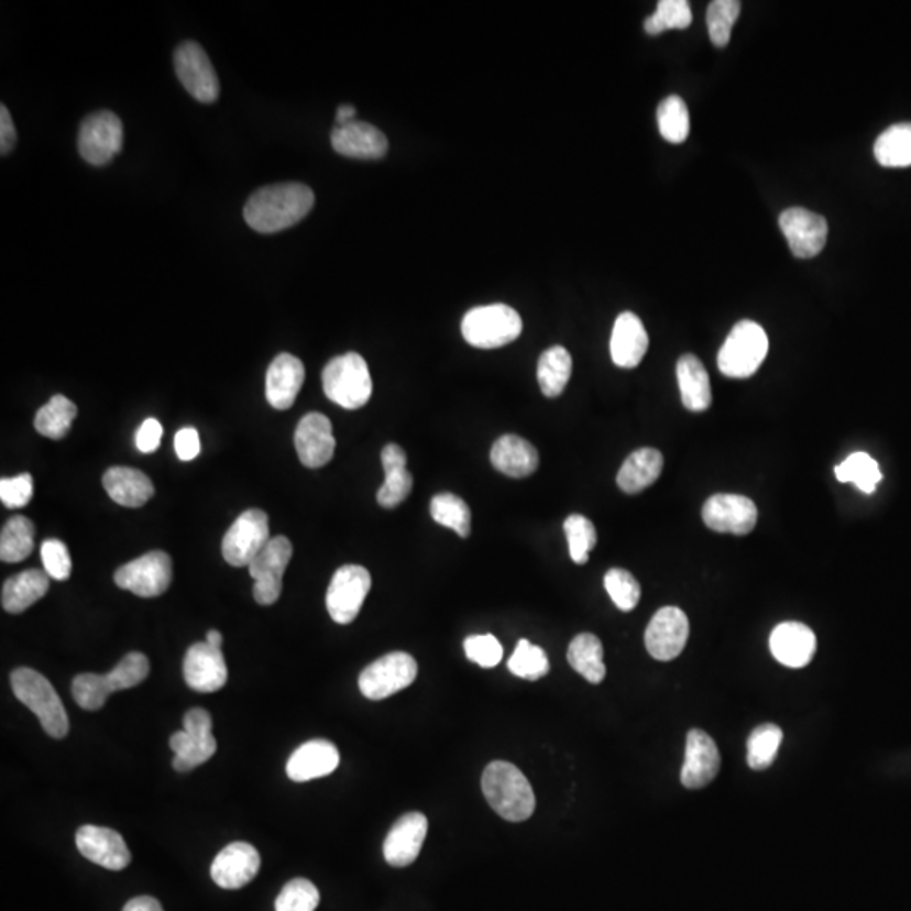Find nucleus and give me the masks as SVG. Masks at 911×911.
Returning a JSON list of instances; mask_svg holds the SVG:
<instances>
[{
	"instance_id": "nucleus-1",
	"label": "nucleus",
	"mask_w": 911,
	"mask_h": 911,
	"mask_svg": "<svg viewBox=\"0 0 911 911\" xmlns=\"http://www.w3.org/2000/svg\"><path fill=\"white\" fill-rule=\"evenodd\" d=\"M315 207V193L300 183L264 186L250 196L243 217L259 233L283 232L299 223Z\"/></svg>"
},
{
	"instance_id": "nucleus-2",
	"label": "nucleus",
	"mask_w": 911,
	"mask_h": 911,
	"mask_svg": "<svg viewBox=\"0 0 911 911\" xmlns=\"http://www.w3.org/2000/svg\"><path fill=\"white\" fill-rule=\"evenodd\" d=\"M481 787L490 806L505 821H527L536 810V793L515 765L493 761L485 768Z\"/></svg>"
},
{
	"instance_id": "nucleus-3",
	"label": "nucleus",
	"mask_w": 911,
	"mask_h": 911,
	"mask_svg": "<svg viewBox=\"0 0 911 911\" xmlns=\"http://www.w3.org/2000/svg\"><path fill=\"white\" fill-rule=\"evenodd\" d=\"M11 683L15 698L36 714L46 734L55 739L65 738L69 731L68 714L50 680L36 670L21 667L12 672Z\"/></svg>"
},
{
	"instance_id": "nucleus-4",
	"label": "nucleus",
	"mask_w": 911,
	"mask_h": 911,
	"mask_svg": "<svg viewBox=\"0 0 911 911\" xmlns=\"http://www.w3.org/2000/svg\"><path fill=\"white\" fill-rule=\"evenodd\" d=\"M326 397L343 409L356 410L372 397L373 384L369 365L359 353H347L331 360L322 370Z\"/></svg>"
},
{
	"instance_id": "nucleus-5",
	"label": "nucleus",
	"mask_w": 911,
	"mask_h": 911,
	"mask_svg": "<svg viewBox=\"0 0 911 911\" xmlns=\"http://www.w3.org/2000/svg\"><path fill=\"white\" fill-rule=\"evenodd\" d=\"M520 315L506 304H490L473 308L464 315L461 333L474 348L493 350L514 343L522 334Z\"/></svg>"
},
{
	"instance_id": "nucleus-6",
	"label": "nucleus",
	"mask_w": 911,
	"mask_h": 911,
	"mask_svg": "<svg viewBox=\"0 0 911 911\" xmlns=\"http://www.w3.org/2000/svg\"><path fill=\"white\" fill-rule=\"evenodd\" d=\"M768 337L758 322L739 321L717 354V366L729 378H748L758 372L768 354Z\"/></svg>"
},
{
	"instance_id": "nucleus-7",
	"label": "nucleus",
	"mask_w": 911,
	"mask_h": 911,
	"mask_svg": "<svg viewBox=\"0 0 911 911\" xmlns=\"http://www.w3.org/2000/svg\"><path fill=\"white\" fill-rule=\"evenodd\" d=\"M416 679V658L405 651H394L370 663L360 673L359 685L366 699L382 701L409 688Z\"/></svg>"
},
{
	"instance_id": "nucleus-8",
	"label": "nucleus",
	"mask_w": 911,
	"mask_h": 911,
	"mask_svg": "<svg viewBox=\"0 0 911 911\" xmlns=\"http://www.w3.org/2000/svg\"><path fill=\"white\" fill-rule=\"evenodd\" d=\"M271 539L267 514L252 508L243 512L228 528L221 542V553L233 568H249Z\"/></svg>"
},
{
	"instance_id": "nucleus-9",
	"label": "nucleus",
	"mask_w": 911,
	"mask_h": 911,
	"mask_svg": "<svg viewBox=\"0 0 911 911\" xmlns=\"http://www.w3.org/2000/svg\"><path fill=\"white\" fill-rule=\"evenodd\" d=\"M372 588V575L362 566L348 564L334 572L326 594V607L338 625H350L362 612Z\"/></svg>"
},
{
	"instance_id": "nucleus-10",
	"label": "nucleus",
	"mask_w": 911,
	"mask_h": 911,
	"mask_svg": "<svg viewBox=\"0 0 911 911\" xmlns=\"http://www.w3.org/2000/svg\"><path fill=\"white\" fill-rule=\"evenodd\" d=\"M120 590L131 591L141 597H156L166 593L173 581V562L163 550H152L127 562L113 575Z\"/></svg>"
},
{
	"instance_id": "nucleus-11",
	"label": "nucleus",
	"mask_w": 911,
	"mask_h": 911,
	"mask_svg": "<svg viewBox=\"0 0 911 911\" xmlns=\"http://www.w3.org/2000/svg\"><path fill=\"white\" fill-rule=\"evenodd\" d=\"M293 559V544L287 537H272L265 549L249 566L253 581V597L262 606L277 603L283 593V578Z\"/></svg>"
},
{
	"instance_id": "nucleus-12",
	"label": "nucleus",
	"mask_w": 911,
	"mask_h": 911,
	"mask_svg": "<svg viewBox=\"0 0 911 911\" xmlns=\"http://www.w3.org/2000/svg\"><path fill=\"white\" fill-rule=\"evenodd\" d=\"M123 125L109 110L91 113L81 122L78 151L88 164L103 166L122 151Z\"/></svg>"
},
{
	"instance_id": "nucleus-13",
	"label": "nucleus",
	"mask_w": 911,
	"mask_h": 911,
	"mask_svg": "<svg viewBox=\"0 0 911 911\" xmlns=\"http://www.w3.org/2000/svg\"><path fill=\"white\" fill-rule=\"evenodd\" d=\"M174 69L183 87L201 103L220 97V81L207 53L195 41H186L174 51Z\"/></svg>"
},
{
	"instance_id": "nucleus-14",
	"label": "nucleus",
	"mask_w": 911,
	"mask_h": 911,
	"mask_svg": "<svg viewBox=\"0 0 911 911\" xmlns=\"http://www.w3.org/2000/svg\"><path fill=\"white\" fill-rule=\"evenodd\" d=\"M689 632H691V626H689L688 615L680 607L666 606L658 610L645 632L648 654L655 660L670 662L679 657L688 645Z\"/></svg>"
},
{
	"instance_id": "nucleus-15",
	"label": "nucleus",
	"mask_w": 911,
	"mask_h": 911,
	"mask_svg": "<svg viewBox=\"0 0 911 911\" xmlns=\"http://www.w3.org/2000/svg\"><path fill=\"white\" fill-rule=\"evenodd\" d=\"M702 518L711 530L748 536L758 522V508L748 496L720 493L704 503Z\"/></svg>"
},
{
	"instance_id": "nucleus-16",
	"label": "nucleus",
	"mask_w": 911,
	"mask_h": 911,
	"mask_svg": "<svg viewBox=\"0 0 911 911\" xmlns=\"http://www.w3.org/2000/svg\"><path fill=\"white\" fill-rule=\"evenodd\" d=\"M780 228L793 255L812 259L824 250L827 242V220L805 208H789L780 215Z\"/></svg>"
},
{
	"instance_id": "nucleus-17",
	"label": "nucleus",
	"mask_w": 911,
	"mask_h": 911,
	"mask_svg": "<svg viewBox=\"0 0 911 911\" xmlns=\"http://www.w3.org/2000/svg\"><path fill=\"white\" fill-rule=\"evenodd\" d=\"M76 846L81 856L101 868L120 871L131 865V850L122 835L100 825H84L76 832Z\"/></svg>"
},
{
	"instance_id": "nucleus-18",
	"label": "nucleus",
	"mask_w": 911,
	"mask_h": 911,
	"mask_svg": "<svg viewBox=\"0 0 911 911\" xmlns=\"http://www.w3.org/2000/svg\"><path fill=\"white\" fill-rule=\"evenodd\" d=\"M297 456L306 468H322L333 460L337 441L333 436V424L328 417L319 413L304 416L297 424L294 435Z\"/></svg>"
},
{
	"instance_id": "nucleus-19",
	"label": "nucleus",
	"mask_w": 911,
	"mask_h": 911,
	"mask_svg": "<svg viewBox=\"0 0 911 911\" xmlns=\"http://www.w3.org/2000/svg\"><path fill=\"white\" fill-rule=\"evenodd\" d=\"M721 756L714 739L701 729L689 731L685 743V761L680 781L685 789H702L720 773Z\"/></svg>"
},
{
	"instance_id": "nucleus-20",
	"label": "nucleus",
	"mask_w": 911,
	"mask_h": 911,
	"mask_svg": "<svg viewBox=\"0 0 911 911\" xmlns=\"http://www.w3.org/2000/svg\"><path fill=\"white\" fill-rule=\"evenodd\" d=\"M183 672L189 688L196 692H217L223 688L228 679L227 663H224L221 648L211 647L207 641L191 645L186 651Z\"/></svg>"
},
{
	"instance_id": "nucleus-21",
	"label": "nucleus",
	"mask_w": 911,
	"mask_h": 911,
	"mask_svg": "<svg viewBox=\"0 0 911 911\" xmlns=\"http://www.w3.org/2000/svg\"><path fill=\"white\" fill-rule=\"evenodd\" d=\"M261 869V854L246 843L223 847L211 865V878L223 890H240Z\"/></svg>"
},
{
	"instance_id": "nucleus-22",
	"label": "nucleus",
	"mask_w": 911,
	"mask_h": 911,
	"mask_svg": "<svg viewBox=\"0 0 911 911\" xmlns=\"http://www.w3.org/2000/svg\"><path fill=\"white\" fill-rule=\"evenodd\" d=\"M429 822L420 812H410L395 822L384 843V856L394 868L413 865L426 841Z\"/></svg>"
},
{
	"instance_id": "nucleus-23",
	"label": "nucleus",
	"mask_w": 911,
	"mask_h": 911,
	"mask_svg": "<svg viewBox=\"0 0 911 911\" xmlns=\"http://www.w3.org/2000/svg\"><path fill=\"white\" fill-rule=\"evenodd\" d=\"M331 144L338 154L351 160H382L388 151L384 132L372 123L359 120L334 127Z\"/></svg>"
},
{
	"instance_id": "nucleus-24",
	"label": "nucleus",
	"mask_w": 911,
	"mask_h": 911,
	"mask_svg": "<svg viewBox=\"0 0 911 911\" xmlns=\"http://www.w3.org/2000/svg\"><path fill=\"white\" fill-rule=\"evenodd\" d=\"M770 650L781 666L802 669L812 662L817 650V638L803 623L784 622L771 632Z\"/></svg>"
},
{
	"instance_id": "nucleus-25",
	"label": "nucleus",
	"mask_w": 911,
	"mask_h": 911,
	"mask_svg": "<svg viewBox=\"0 0 911 911\" xmlns=\"http://www.w3.org/2000/svg\"><path fill=\"white\" fill-rule=\"evenodd\" d=\"M304 378L306 370L297 356L289 353L277 354L268 366L265 378L268 404L277 410L290 409L303 388Z\"/></svg>"
},
{
	"instance_id": "nucleus-26",
	"label": "nucleus",
	"mask_w": 911,
	"mask_h": 911,
	"mask_svg": "<svg viewBox=\"0 0 911 911\" xmlns=\"http://www.w3.org/2000/svg\"><path fill=\"white\" fill-rule=\"evenodd\" d=\"M340 765V753L333 743L312 739L304 743L287 761V777L297 783L333 773Z\"/></svg>"
},
{
	"instance_id": "nucleus-27",
	"label": "nucleus",
	"mask_w": 911,
	"mask_h": 911,
	"mask_svg": "<svg viewBox=\"0 0 911 911\" xmlns=\"http://www.w3.org/2000/svg\"><path fill=\"white\" fill-rule=\"evenodd\" d=\"M613 363L619 369H635L640 365L648 350V334L644 322L633 312H622L613 326Z\"/></svg>"
},
{
	"instance_id": "nucleus-28",
	"label": "nucleus",
	"mask_w": 911,
	"mask_h": 911,
	"mask_svg": "<svg viewBox=\"0 0 911 911\" xmlns=\"http://www.w3.org/2000/svg\"><path fill=\"white\" fill-rule=\"evenodd\" d=\"M385 481L376 493V502L384 508H395L413 492L414 478L407 470V454L398 444H387L382 451Z\"/></svg>"
},
{
	"instance_id": "nucleus-29",
	"label": "nucleus",
	"mask_w": 911,
	"mask_h": 911,
	"mask_svg": "<svg viewBox=\"0 0 911 911\" xmlns=\"http://www.w3.org/2000/svg\"><path fill=\"white\" fill-rule=\"evenodd\" d=\"M492 464L511 478H527L539 468V452L527 439L502 436L492 448Z\"/></svg>"
},
{
	"instance_id": "nucleus-30",
	"label": "nucleus",
	"mask_w": 911,
	"mask_h": 911,
	"mask_svg": "<svg viewBox=\"0 0 911 911\" xmlns=\"http://www.w3.org/2000/svg\"><path fill=\"white\" fill-rule=\"evenodd\" d=\"M103 486L113 502L127 508H139L154 496L151 478L135 468H110L103 474Z\"/></svg>"
},
{
	"instance_id": "nucleus-31",
	"label": "nucleus",
	"mask_w": 911,
	"mask_h": 911,
	"mask_svg": "<svg viewBox=\"0 0 911 911\" xmlns=\"http://www.w3.org/2000/svg\"><path fill=\"white\" fill-rule=\"evenodd\" d=\"M680 397L685 409L691 413H704L713 404L711 380L707 370L694 354H683L677 363Z\"/></svg>"
},
{
	"instance_id": "nucleus-32",
	"label": "nucleus",
	"mask_w": 911,
	"mask_h": 911,
	"mask_svg": "<svg viewBox=\"0 0 911 911\" xmlns=\"http://www.w3.org/2000/svg\"><path fill=\"white\" fill-rule=\"evenodd\" d=\"M662 452L654 448H641L626 458L616 478V483L622 492L635 495L654 485L662 474Z\"/></svg>"
},
{
	"instance_id": "nucleus-33",
	"label": "nucleus",
	"mask_w": 911,
	"mask_h": 911,
	"mask_svg": "<svg viewBox=\"0 0 911 911\" xmlns=\"http://www.w3.org/2000/svg\"><path fill=\"white\" fill-rule=\"evenodd\" d=\"M50 591V575L40 569H30L12 575L2 588V607L12 615L25 612L28 607L46 596Z\"/></svg>"
},
{
	"instance_id": "nucleus-34",
	"label": "nucleus",
	"mask_w": 911,
	"mask_h": 911,
	"mask_svg": "<svg viewBox=\"0 0 911 911\" xmlns=\"http://www.w3.org/2000/svg\"><path fill=\"white\" fill-rule=\"evenodd\" d=\"M603 657V644L593 633H581L569 645V663L588 682H603L604 677H606V666H604Z\"/></svg>"
},
{
	"instance_id": "nucleus-35",
	"label": "nucleus",
	"mask_w": 911,
	"mask_h": 911,
	"mask_svg": "<svg viewBox=\"0 0 911 911\" xmlns=\"http://www.w3.org/2000/svg\"><path fill=\"white\" fill-rule=\"evenodd\" d=\"M572 373L571 353L564 347L544 351L537 366L540 391L546 397L556 398L568 387Z\"/></svg>"
},
{
	"instance_id": "nucleus-36",
	"label": "nucleus",
	"mask_w": 911,
	"mask_h": 911,
	"mask_svg": "<svg viewBox=\"0 0 911 911\" xmlns=\"http://www.w3.org/2000/svg\"><path fill=\"white\" fill-rule=\"evenodd\" d=\"M34 524L28 517L15 515L0 531V559L2 562H21L33 553Z\"/></svg>"
},
{
	"instance_id": "nucleus-37",
	"label": "nucleus",
	"mask_w": 911,
	"mask_h": 911,
	"mask_svg": "<svg viewBox=\"0 0 911 911\" xmlns=\"http://www.w3.org/2000/svg\"><path fill=\"white\" fill-rule=\"evenodd\" d=\"M875 156L885 167L911 166V123L886 129L875 142Z\"/></svg>"
},
{
	"instance_id": "nucleus-38",
	"label": "nucleus",
	"mask_w": 911,
	"mask_h": 911,
	"mask_svg": "<svg viewBox=\"0 0 911 911\" xmlns=\"http://www.w3.org/2000/svg\"><path fill=\"white\" fill-rule=\"evenodd\" d=\"M76 405L65 395H55L44 407L37 410L34 427L44 438H65L72 429L73 420L76 419Z\"/></svg>"
},
{
	"instance_id": "nucleus-39",
	"label": "nucleus",
	"mask_w": 911,
	"mask_h": 911,
	"mask_svg": "<svg viewBox=\"0 0 911 911\" xmlns=\"http://www.w3.org/2000/svg\"><path fill=\"white\" fill-rule=\"evenodd\" d=\"M430 515L436 524L451 528L467 539L471 534V511L468 503L452 493H439L430 500Z\"/></svg>"
},
{
	"instance_id": "nucleus-40",
	"label": "nucleus",
	"mask_w": 911,
	"mask_h": 911,
	"mask_svg": "<svg viewBox=\"0 0 911 911\" xmlns=\"http://www.w3.org/2000/svg\"><path fill=\"white\" fill-rule=\"evenodd\" d=\"M658 129L667 142L682 144L691 134V117L685 101L679 95H670L658 106Z\"/></svg>"
},
{
	"instance_id": "nucleus-41",
	"label": "nucleus",
	"mask_w": 911,
	"mask_h": 911,
	"mask_svg": "<svg viewBox=\"0 0 911 911\" xmlns=\"http://www.w3.org/2000/svg\"><path fill=\"white\" fill-rule=\"evenodd\" d=\"M841 483H854L860 492L872 493L881 481L878 461L866 452H854L834 470Z\"/></svg>"
},
{
	"instance_id": "nucleus-42",
	"label": "nucleus",
	"mask_w": 911,
	"mask_h": 911,
	"mask_svg": "<svg viewBox=\"0 0 911 911\" xmlns=\"http://www.w3.org/2000/svg\"><path fill=\"white\" fill-rule=\"evenodd\" d=\"M783 742V731L777 724H761L755 727L748 738V765L751 770H767L777 758Z\"/></svg>"
},
{
	"instance_id": "nucleus-43",
	"label": "nucleus",
	"mask_w": 911,
	"mask_h": 911,
	"mask_svg": "<svg viewBox=\"0 0 911 911\" xmlns=\"http://www.w3.org/2000/svg\"><path fill=\"white\" fill-rule=\"evenodd\" d=\"M692 24L691 4L685 0H660L657 11L645 21V31L651 36L669 30H685Z\"/></svg>"
},
{
	"instance_id": "nucleus-44",
	"label": "nucleus",
	"mask_w": 911,
	"mask_h": 911,
	"mask_svg": "<svg viewBox=\"0 0 911 911\" xmlns=\"http://www.w3.org/2000/svg\"><path fill=\"white\" fill-rule=\"evenodd\" d=\"M508 669L520 679L539 680L549 673V657L537 645H531L528 640H520L511 660H508Z\"/></svg>"
},
{
	"instance_id": "nucleus-45",
	"label": "nucleus",
	"mask_w": 911,
	"mask_h": 911,
	"mask_svg": "<svg viewBox=\"0 0 911 911\" xmlns=\"http://www.w3.org/2000/svg\"><path fill=\"white\" fill-rule=\"evenodd\" d=\"M566 537H568L569 553L575 564H586L590 561L591 550L596 547L597 534L593 522L582 515H571L564 522Z\"/></svg>"
},
{
	"instance_id": "nucleus-46",
	"label": "nucleus",
	"mask_w": 911,
	"mask_h": 911,
	"mask_svg": "<svg viewBox=\"0 0 911 911\" xmlns=\"http://www.w3.org/2000/svg\"><path fill=\"white\" fill-rule=\"evenodd\" d=\"M149 670H151L149 658L144 654H139V651H132V654H127L120 660L116 669L107 673V685H109L112 694L113 692L127 691V689L135 688L139 683L144 682L147 679Z\"/></svg>"
},
{
	"instance_id": "nucleus-47",
	"label": "nucleus",
	"mask_w": 911,
	"mask_h": 911,
	"mask_svg": "<svg viewBox=\"0 0 911 911\" xmlns=\"http://www.w3.org/2000/svg\"><path fill=\"white\" fill-rule=\"evenodd\" d=\"M739 12H742V4L736 0H714L709 4L707 30L714 46L724 47L729 44L731 31Z\"/></svg>"
},
{
	"instance_id": "nucleus-48",
	"label": "nucleus",
	"mask_w": 911,
	"mask_h": 911,
	"mask_svg": "<svg viewBox=\"0 0 911 911\" xmlns=\"http://www.w3.org/2000/svg\"><path fill=\"white\" fill-rule=\"evenodd\" d=\"M604 588L622 612H632L637 607L641 596V588L637 579L625 569H610L604 575Z\"/></svg>"
},
{
	"instance_id": "nucleus-49",
	"label": "nucleus",
	"mask_w": 911,
	"mask_h": 911,
	"mask_svg": "<svg viewBox=\"0 0 911 911\" xmlns=\"http://www.w3.org/2000/svg\"><path fill=\"white\" fill-rule=\"evenodd\" d=\"M319 900L318 888L309 879L296 878L284 886L275 900V911H315Z\"/></svg>"
},
{
	"instance_id": "nucleus-50",
	"label": "nucleus",
	"mask_w": 911,
	"mask_h": 911,
	"mask_svg": "<svg viewBox=\"0 0 911 911\" xmlns=\"http://www.w3.org/2000/svg\"><path fill=\"white\" fill-rule=\"evenodd\" d=\"M72 694L76 704L85 711H98V709L106 705L107 699L112 692L107 685L106 676L80 673L73 680Z\"/></svg>"
},
{
	"instance_id": "nucleus-51",
	"label": "nucleus",
	"mask_w": 911,
	"mask_h": 911,
	"mask_svg": "<svg viewBox=\"0 0 911 911\" xmlns=\"http://www.w3.org/2000/svg\"><path fill=\"white\" fill-rule=\"evenodd\" d=\"M171 749L176 753V756H182L193 767L207 764L208 759L217 751V739L213 734L207 738H196L191 734L186 733L185 729L177 731L171 736Z\"/></svg>"
},
{
	"instance_id": "nucleus-52",
	"label": "nucleus",
	"mask_w": 911,
	"mask_h": 911,
	"mask_svg": "<svg viewBox=\"0 0 911 911\" xmlns=\"http://www.w3.org/2000/svg\"><path fill=\"white\" fill-rule=\"evenodd\" d=\"M464 651L471 662L483 669H493L503 658V647L493 635H473L464 640Z\"/></svg>"
},
{
	"instance_id": "nucleus-53",
	"label": "nucleus",
	"mask_w": 911,
	"mask_h": 911,
	"mask_svg": "<svg viewBox=\"0 0 911 911\" xmlns=\"http://www.w3.org/2000/svg\"><path fill=\"white\" fill-rule=\"evenodd\" d=\"M41 557H43L44 571L51 579L66 581L72 574V557H69L68 547L62 540H46L41 547Z\"/></svg>"
},
{
	"instance_id": "nucleus-54",
	"label": "nucleus",
	"mask_w": 911,
	"mask_h": 911,
	"mask_svg": "<svg viewBox=\"0 0 911 911\" xmlns=\"http://www.w3.org/2000/svg\"><path fill=\"white\" fill-rule=\"evenodd\" d=\"M34 483L30 473L0 480V500L8 508H22L33 498Z\"/></svg>"
},
{
	"instance_id": "nucleus-55",
	"label": "nucleus",
	"mask_w": 911,
	"mask_h": 911,
	"mask_svg": "<svg viewBox=\"0 0 911 911\" xmlns=\"http://www.w3.org/2000/svg\"><path fill=\"white\" fill-rule=\"evenodd\" d=\"M163 439V426L157 419H145L142 426L139 427L138 435H135V444L138 449L144 454L156 451L161 446Z\"/></svg>"
},
{
	"instance_id": "nucleus-56",
	"label": "nucleus",
	"mask_w": 911,
	"mask_h": 911,
	"mask_svg": "<svg viewBox=\"0 0 911 911\" xmlns=\"http://www.w3.org/2000/svg\"><path fill=\"white\" fill-rule=\"evenodd\" d=\"M174 449L179 460L191 461L199 454V435L195 427H185L177 430L174 438Z\"/></svg>"
},
{
	"instance_id": "nucleus-57",
	"label": "nucleus",
	"mask_w": 911,
	"mask_h": 911,
	"mask_svg": "<svg viewBox=\"0 0 911 911\" xmlns=\"http://www.w3.org/2000/svg\"><path fill=\"white\" fill-rule=\"evenodd\" d=\"M183 723H185L186 733L196 736V738L211 736V726H213V723H211V716L205 709H191V711L186 713Z\"/></svg>"
},
{
	"instance_id": "nucleus-58",
	"label": "nucleus",
	"mask_w": 911,
	"mask_h": 911,
	"mask_svg": "<svg viewBox=\"0 0 911 911\" xmlns=\"http://www.w3.org/2000/svg\"><path fill=\"white\" fill-rule=\"evenodd\" d=\"M18 134H15V125L12 122L11 112L8 107H0V152L2 156H8L9 152L14 149Z\"/></svg>"
},
{
	"instance_id": "nucleus-59",
	"label": "nucleus",
	"mask_w": 911,
	"mask_h": 911,
	"mask_svg": "<svg viewBox=\"0 0 911 911\" xmlns=\"http://www.w3.org/2000/svg\"><path fill=\"white\" fill-rule=\"evenodd\" d=\"M122 911H164L160 901L152 897H138L134 900L127 901Z\"/></svg>"
},
{
	"instance_id": "nucleus-60",
	"label": "nucleus",
	"mask_w": 911,
	"mask_h": 911,
	"mask_svg": "<svg viewBox=\"0 0 911 911\" xmlns=\"http://www.w3.org/2000/svg\"><path fill=\"white\" fill-rule=\"evenodd\" d=\"M354 116H356V109L353 106H341L337 112V123L338 125H344V123L354 122Z\"/></svg>"
},
{
	"instance_id": "nucleus-61",
	"label": "nucleus",
	"mask_w": 911,
	"mask_h": 911,
	"mask_svg": "<svg viewBox=\"0 0 911 911\" xmlns=\"http://www.w3.org/2000/svg\"><path fill=\"white\" fill-rule=\"evenodd\" d=\"M207 644H210L211 647L221 648V644H223V635L217 629H210L207 633Z\"/></svg>"
}]
</instances>
